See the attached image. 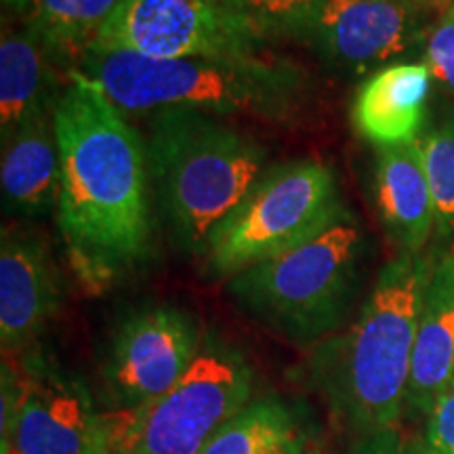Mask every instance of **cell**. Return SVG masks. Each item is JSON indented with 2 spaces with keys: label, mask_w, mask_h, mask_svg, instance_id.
Wrapping results in <instances>:
<instances>
[{
  "label": "cell",
  "mask_w": 454,
  "mask_h": 454,
  "mask_svg": "<svg viewBox=\"0 0 454 454\" xmlns=\"http://www.w3.org/2000/svg\"><path fill=\"white\" fill-rule=\"evenodd\" d=\"M204 348L200 326L177 305L129 316L114 334L104 366L114 411H133L173 389Z\"/></svg>",
  "instance_id": "30bf717a"
},
{
  "label": "cell",
  "mask_w": 454,
  "mask_h": 454,
  "mask_svg": "<svg viewBox=\"0 0 454 454\" xmlns=\"http://www.w3.org/2000/svg\"><path fill=\"white\" fill-rule=\"evenodd\" d=\"M435 253H400L379 271L356 322L317 343L309 381L345 429L397 427L406 411L419 314Z\"/></svg>",
  "instance_id": "7a4b0ae2"
},
{
  "label": "cell",
  "mask_w": 454,
  "mask_h": 454,
  "mask_svg": "<svg viewBox=\"0 0 454 454\" xmlns=\"http://www.w3.org/2000/svg\"><path fill=\"white\" fill-rule=\"evenodd\" d=\"M442 234H454V110L419 137Z\"/></svg>",
  "instance_id": "ffe728a7"
},
{
  "label": "cell",
  "mask_w": 454,
  "mask_h": 454,
  "mask_svg": "<svg viewBox=\"0 0 454 454\" xmlns=\"http://www.w3.org/2000/svg\"><path fill=\"white\" fill-rule=\"evenodd\" d=\"M53 112L61 154L57 223L74 274L89 293L110 291L152 251L147 150L124 112L67 72Z\"/></svg>",
  "instance_id": "6da1fadb"
},
{
  "label": "cell",
  "mask_w": 454,
  "mask_h": 454,
  "mask_svg": "<svg viewBox=\"0 0 454 454\" xmlns=\"http://www.w3.org/2000/svg\"><path fill=\"white\" fill-rule=\"evenodd\" d=\"M20 402L0 454H107V423L87 385L43 356L20 368Z\"/></svg>",
  "instance_id": "8fae6325"
},
{
  "label": "cell",
  "mask_w": 454,
  "mask_h": 454,
  "mask_svg": "<svg viewBox=\"0 0 454 454\" xmlns=\"http://www.w3.org/2000/svg\"><path fill=\"white\" fill-rule=\"evenodd\" d=\"M348 454H427L423 440H414L397 427L362 435Z\"/></svg>",
  "instance_id": "cb8c5ba5"
},
{
  "label": "cell",
  "mask_w": 454,
  "mask_h": 454,
  "mask_svg": "<svg viewBox=\"0 0 454 454\" xmlns=\"http://www.w3.org/2000/svg\"><path fill=\"white\" fill-rule=\"evenodd\" d=\"M152 194L181 251L204 257L217 225L265 173L251 135L194 112L152 116L145 141Z\"/></svg>",
  "instance_id": "277c9868"
},
{
  "label": "cell",
  "mask_w": 454,
  "mask_h": 454,
  "mask_svg": "<svg viewBox=\"0 0 454 454\" xmlns=\"http://www.w3.org/2000/svg\"><path fill=\"white\" fill-rule=\"evenodd\" d=\"M454 381V251L435 253L412 349L406 411L427 417Z\"/></svg>",
  "instance_id": "4fadbf2b"
},
{
  "label": "cell",
  "mask_w": 454,
  "mask_h": 454,
  "mask_svg": "<svg viewBox=\"0 0 454 454\" xmlns=\"http://www.w3.org/2000/svg\"><path fill=\"white\" fill-rule=\"evenodd\" d=\"M427 64L402 61L377 70L357 89L351 121L374 147L412 144L421 137L431 93Z\"/></svg>",
  "instance_id": "9a60e30c"
},
{
  "label": "cell",
  "mask_w": 454,
  "mask_h": 454,
  "mask_svg": "<svg viewBox=\"0 0 454 454\" xmlns=\"http://www.w3.org/2000/svg\"><path fill=\"white\" fill-rule=\"evenodd\" d=\"M444 13L440 0H325L305 43L334 70L371 76L425 49Z\"/></svg>",
  "instance_id": "9c48e42d"
},
{
  "label": "cell",
  "mask_w": 454,
  "mask_h": 454,
  "mask_svg": "<svg viewBox=\"0 0 454 454\" xmlns=\"http://www.w3.org/2000/svg\"><path fill=\"white\" fill-rule=\"evenodd\" d=\"M265 43L236 0H124L90 49L187 59L251 57Z\"/></svg>",
  "instance_id": "ba28073f"
},
{
  "label": "cell",
  "mask_w": 454,
  "mask_h": 454,
  "mask_svg": "<svg viewBox=\"0 0 454 454\" xmlns=\"http://www.w3.org/2000/svg\"><path fill=\"white\" fill-rule=\"evenodd\" d=\"M421 440L427 454H454V387L448 389L425 417Z\"/></svg>",
  "instance_id": "603a6c76"
},
{
  "label": "cell",
  "mask_w": 454,
  "mask_h": 454,
  "mask_svg": "<svg viewBox=\"0 0 454 454\" xmlns=\"http://www.w3.org/2000/svg\"><path fill=\"white\" fill-rule=\"evenodd\" d=\"M0 185L7 211L43 217L57 208L61 154L53 114L38 118L3 144Z\"/></svg>",
  "instance_id": "e0dca14e"
},
{
  "label": "cell",
  "mask_w": 454,
  "mask_h": 454,
  "mask_svg": "<svg viewBox=\"0 0 454 454\" xmlns=\"http://www.w3.org/2000/svg\"><path fill=\"white\" fill-rule=\"evenodd\" d=\"M440 3H442V4H444V9L448 11V9H450V7H452V4H454V0H440Z\"/></svg>",
  "instance_id": "484cf974"
},
{
  "label": "cell",
  "mask_w": 454,
  "mask_h": 454,
  "mask_svg": "<svg viewBox=\"0 0 454 454\" xmlns=\"http://www.w3.org/2000/svg\"><path fill=\"white\" fill-rule=\"evenodd\" d=\"M372 192L385 231L400 253H423L438 217L419 139L377 147Z\"/></svg>",
  "instance_id": "5bb4252c"
},
{
  "label": "cell",
  "mask_w": 454,
  "mask_h": 454,
  "mask_svg": "<svg viewBox=\"0 0 454 454\" xmlns=\"http://www.w3.org/2000/svg\"><path fill=\"white\" fill-rule=\"evenodd\" d=\"M30 4L32 0H3V7L9 9L11 13L15 15H27V11H30Z\"/></svg>",
  "instance_id": "d4e9b609"
},
{
  "label": "cell",
  "mask_w": 454,
  "mask_h": 454,
  "mask_svg": "<svg viewBox=\"0 0 454 454\" xmlns=\"http://www.w3.org/2000/svg\"><path fill=\"white\" fill-rule=\"evenodd\" d=\"M333 168L299 158L265 170L207 247L215 276H236L303 247L348 217Z\"/></svg>",
  "instance_id": "8992f818"
},
{
  "label": "cell",
  "mask_w": 454,
  "mask_h": 454,
  "mask_svg": "<svg viewBox=\"0 0 454 454\" xmlns=\"http://www.w3.org/2000/svg\"><path fill=\"white\" fill-rule=\"evenodd\" d=\"M124 114L194 112L293 122L311 104V81L299 66L270 57L156 59L127 51L89 49L70 67Z\"/></svg>",
  "instance_id": "3957f363"
},
{
  "label": "cell",
  "mask_w": 454,
  "mask_h": 454,
  "mask_svg": "<svg viewBox=\"0 0 454 454\" xmlns=\"http://www.w3.org/2000/svg\"><path fill=\"white\" fill-rule=\"evenodd\" d=\"M61 308V278L38 231L7 227L0 240V343L26 354Z\"/></svg>",
  "instance_id": "7c38bea8"
},
{
  "label": "cell",
  "mask_w": 454,
  "mask_h": 454,
  "mask_svg": "<svg viewBox=\"0 0 454 454\" xmlns=\"http://www.w3.org/2000/svg\"><path fill=\"white\" fill-rule=\"evenodd\" d=\"M308 435L278 397H253L200 454H305Z\"/></svg>",
  "instance_id": "ac0fdd59"
},
{
  "label": "cell",
  "mask_w": 454,
  "mask_h": 454,
  "mask_svg": "<svg viewBox=\"0 0 454 454\" xmlns=\"http://www.w3.org/2000/svg\"><path fill=\"white\" fill-rule=\"evenodd\" d=\"M446 13H450V15H454V4H452V7H450V9H448V11H446Z\"/></svg>",
  "instance_id": "4316f807"
},
{
  "label": "cell",
  "mask_w": 454,
  "mask_h": 454,
  "mask_svg": "<svg viewBox=\"0 0 454 454\" xmlns=\"http://www.w3.org/2000/svg\"><path fill=\"white\" fill-rule=\"evenodd\" d=\"M450 387H454V381H452V385H450Z\"/></svg>",
  "instance_id": "83f0119b"
},
{
  "label": "cell",
  "mask_w": 454,
  "mask_h": 454,
  "mask_svg": "<svg viewBox=\"0 0 454 454\" xmlns=\"http://www.w3.org/2000/svg\"><path fill=\"white\" fill-rule=\"evenodd\" d=\"M57 57L32 27L4 30L0 41V141L55 112L59 89Z\"/></svg>",
  "instance_id": "2e32d148"
},
{
  "label": "cell",
  "mask_w": 454,
  "mask_h": 454,
  "mask_svg": "<svg viewBox=\"0 0 454 454\" xmlns=\"http://www.w3.org/2000/svg\"><path fill=\"white\" fill-rule=\"evenodd\" d=\"M124 0H32L24 17L61 59L78 61Z\"/></svg>",
  "instance_id": "d6986e66"
},
{
  "label": "cell",
  "mask_w": 454,
  "mask_h": 454,
  "mask_svg": "<svg viewBox=\"0 0 454 454\" xmlns=\"http://www.w3.org/2000/svg\"><path fill=\"white\" fill-rule=\"evenodd\" d=\"M253 368L242 354L223 343H204L173 389L133 411L106 414L107 454H200L253 400Z\"/></svg>",
  "instance_id": "52a82bcc"
},
{
  "label": "cell",
  "mask_w": 454,
  "mask_h": 454,
  "mask_svg": "<svg viewBox=\"0 0 454 454\" xmlns=\"http://www.w3.org/2000/svg\"><path fill=\"white\" fill-rule=\"evenodd\" d=\"M431 78L454 98V15L444 13L431 27L423 49Z\"/></svg>",
  "instance_id": "7402d4cb"
},
{
  "label": "cell",
  "mask_w": 454,
  "mask_h": 454,
  "mask_svg": "<svg viewBox=\"0 0 454 454\" xmlns=\"http://www.w3.org/2000/svg\"><path fill=\"white\" fill-rule=\"evenodd\" d=\"M362 231L345 217L314 240L242 270L227 291L244 314L299 345L337 331L357 282Z\"/></svg>",
  "instance_id": "5b68a950"
},
{
  "label": "cell",
  "mask_w": 454,
  "mask_h": 454,
  "mask_svg": "<svg viewBox=\"0 0 454 454\" xmlns=\"http://www.w3.org/2000/svg\"><path fill=\"white\" fill-rule=\"evenodd\" d=\"M244 15L263 34L265 41L293 38L308 41L317 11L325 0H236Z\"/></svg>",
  "instance_id": "44dd1931"
}]
</instances>
